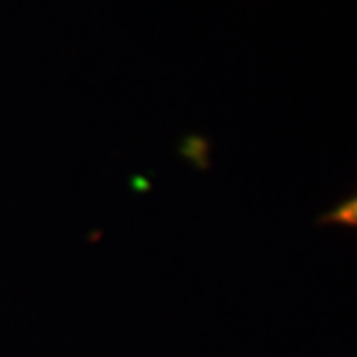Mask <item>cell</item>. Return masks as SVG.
Segmentation results:
<instances>
[{
    "instance_id": "6da1fadb",
    "label": "cell",
    "mask_w": 357,
    "mask_h": 357,
    "mask_svg": "<svg viewBox=\"0 0 357 357\" xmlns=\"http://www.w3.org/2000/svg\"><path fill=\"white\" fill-rule=\"evenodd\" d=\"M321 224H332V226H346V229L357 231V194L339 203L337 208H332L328 215L321 217Z\"/></svg>"
}]
</instances>
